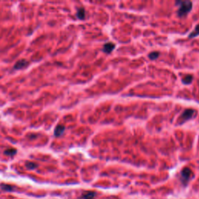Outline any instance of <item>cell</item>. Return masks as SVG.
Listing matches in <instances>:
<instances>
[{"instance_id":"1","label":"cell","mask_w":199,"mask_h":199,"mask_svg":"<svg viewBox=\"0 0 199 199\" xmlns=\"http://www.w3.org/2000/svg\"><path fill=\"white\" fill-rule=\"evenodd\" d=\"M176 6H179L177 15L180 17L186 16L192 9L193 4L190 1H178L176 2Z\"/></svg>"},{"instance_id":"2","label":"cell","mask_w":199,"mask_h":199,"mask_svg":"<svg viewBox=\"0 0 199 199\" xmlns=\"http://www.w3.org/2000/svg\"><path fill=\"white\" fill-rule=\"evenodd\" d=\"M195 111L193 110V109H187L185 111H183L182 114L180 116L178 121H177V123L178 124H182L183 123H185L186 121H188V120H190L191 118H193V116L195 114Z\"/></svg>"},{"instance_id":"3","label":"cell","mask_w":199,"mask_h":199,"mask_svg":"<svg viewBox=\"0 0 199 199\" xmlns=\"http://www.w3.org/2000/svg\"><path fill=\"white\" fill-rule=\"evenodd\" d=\"M193 173L191 169L188 167L183 168L181 172V180L183 184L186 185L188 182L190 181V179L192 177Z\"/></svg>"},{"instance_id":"4","label":"cell","mask_w":199,"mask_h":199,"mask_svg":"<svg viewBox=\"0 0 199 199\" xmlns=\"http://www.w3.org/2000/svg\"><path fill=\"white\" fill-rule=\"evenodd\" d=\"M115 48V44L114 43H111V42H109V43H106L104 44V48H103V52L107 53V54H109L112 52L114 49Z\"/></svg>"},{"instance_id":"5","label":"cell","mask_w":199,"mask_h":199,"mask_svg":"<svg viewBox=\"0 0 199 199\" xmlns=\"http://www.w3.org/2000/svg\"><path fill=\"white\" fill-rule=\"evenodd\" d=\"M65 129H66V128H65V126L62 125V124H59V125H58V126L55 128V129H54V136H56V137H59V136H61V135L64 133Z\"/></svg>"},{"instance_id":"6","label":"cell","mask_w":199,"mask_h":199,"mask_svg":"<svg viewBox=\"0 0 199 199\" xmlns=\"http://www.w3.org/2000/svg\"><path fill=\"white\" fill-rule=\"evenodd\" d=\"M96 196V193L93 191H86L83 193L80 199H94Z\"/></svg>"},{"instance_id":"7","label":"cell","mask_w":199,"mask_h":199,"mask_svg":"<svg viewBox=\"0 0 199 199\" xmlns=\"http://www.w3.org/2000/svg\"><path fill=\"white\" fill-rule=\"evenodd\" d=\"M27 64H28V62L24 59L19 60L16 63V65L14 66V69H21V68H24L25 66H27Z\"/></svg>"},{"instance_id":"8","label":"cell","mask_w":199,"mask_h":199,"mask_svg":"<svg viewBox=\"0 0 199 199\" xmlns=\"http://www.w3.org/2000/svg\"><path fill=\"white\" fill-rule=\"evenodd\" d=\"M76 16L79 20H84L86 17V12L83 8H79L76 13Z\"/></svg>"},{"instance_id":"9","label":"cell","mask_w":199,"mask_h":199,"mask_svg":"<svg viewBox=\"0 0 199 199\" xmlns=\"http://www.w3.org/2000/svg\"><path fill=\"white\" fill-rule=\"evenodd\" d=\"M193 80V76L191 75H187L182 79V82L184 84H190Z\"/></svg>"},{"instance_id":"10","label":"cell","mask_w":199,"mask_h":199,"mask_svg":"<svg viewBox=\"0 0 199 199\" xmlns=\"http://www.w3.org/2000/svg\"><path fill=\"white\" fill-rule=\"evenodd\" d=\"M199 35V24L197 25V27H195V30H193L191 33L189 35V38H194V37H196L197 36Z\"/></svg>"},{"instance_id":"11","label":"cell","mask_w":199,"mask_h":199,"mask_svg":"<svg viewBox=\"0 0 199 199\" xmlns=\"http://www.w3.org/2000/svg\"><path fill=\"white\" fill-rule=\"evenodd\" d=\"M16 152H17V151H16V149H6L4 152V154L5 155H7V156H14Z\"/></svg>"},{"instance_id":"12","label":"cell","mask_w":199,"mask_h":199,"mask_svg":"<svg viewBox=\"0 0 199 199\" xmlns=\"http://www.w3.org/2000/svg\"><path fill=\"white\" fill-rule=\"evenodd\" d=\"M26 167L29 170H34V169H35L37 167V165L36 163H33V162H27L26 163Z\"/></svg>"},{"instance_id":"13","label":"cell","mask_w":199,"mask_h":199,"mask_svg":"<svg viewBox=\"0 0 199 199\" xmlns=\"http://www.w3.org/2000/svg\"><path fill=\"white\" fill-rule=\"evenodd\" d=\"M159 52H152L149 54V58L151 59V60H156V59L159 57Z\"/></svg>"},{"instance_id":"14","label":"cell","mask_w":199,"mask_h":199,"mask_svg":"<svg viewBox=\"0 0 199 199\" xmlns=\"http://www.w3.org/2000/svg\"><path fill=\"white\" fill-rule=\"evenodd\" d=\"M0 188H2L3 191H13V187L8 184H2L0 186Z\"/></svg>"}]
</instances>
